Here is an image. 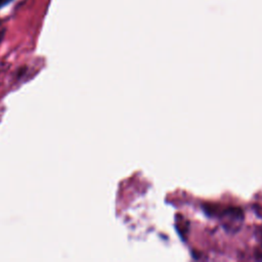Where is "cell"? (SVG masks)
I'll list each match as a JSON object with an SVG mask.
<instances>
[{"mask_svg": "<svg viewBox=\"0 0 262 262\" xmlns=\"http://www.w3.org/2000/svg\"><path fill=\"white\" fill-rule=\"evenodd\" d=\"M4 34H5V31H4V30H1V31H0V43H1V41L3 40Z\"/></svg>", "mask_w": 262, "mask_h": 262, "instance_id": "1", "label": "cell"}]
</instances>
